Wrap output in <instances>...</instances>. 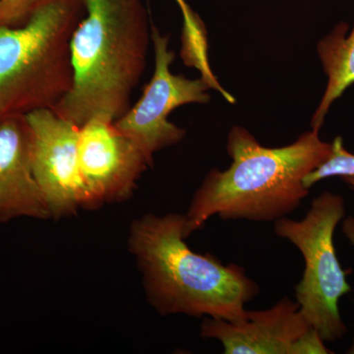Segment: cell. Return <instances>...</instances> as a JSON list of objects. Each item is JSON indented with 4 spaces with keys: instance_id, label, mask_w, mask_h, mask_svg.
Here are the masks:
<instances>
[{
    "instance_id": "obj_9",
    "label": "cell",
    "mask_w": 354,
    "mask_h": 354,
    "mask_svg": "<svg viewBox=\"0 0 354 354\" xmlns=\"http://www.w3.org/2000/svg\"><path fill=\"white\" fill-rule=\"evenodd\" d=\"M78 151L88 209L127 200L152 167L139 147L106 116H95L80 127Z\"/></svg>"
},
{
    "instance_id": "obj_16",
    "label": "cell",
    "mask_w": 354,
    "mask_h": 354,
    "mask_svg": "<svg viewBox=\"0 0 354 354\" xmlns=\"http://www.w3.org/2000/svg\"><path fill=\"white\" fill-rule=\"evenodd\" d=\"M342 180L348 184V186H351V187L354 190V176L344 177Z\"/></svg>"
},
{
    "instance_id": "obj_1",
    "label": "cell",
    "mask_w": 354,
    "mask_h": 354,
    "mask_svg": "<svg viewBox=\"0 0 354 354\" xmlns=\"http://www.w3.org/2000/svg\"><path fill=\"white\" fill-rule=\"evenodd\" d=\"M319 132L311 129L290 145L267 148L245 128L232 127L227 143L232 165L211 169L194 193L185 214L186 239L214 216L274 223L293 213L309 194L304 177L330 153Z\"/></svg>"
},
{
    "instance_id": "obj_13",
    "label": "cell",
    "mask_w": 354,
    "mask_h": 354,
    "mask_svg": "<svg viewBox=\"0 0 354 354\" xmlns=\"http://www.w3.org/2000/svg\"><path fill=\"white\" fill-rule=\"evenodd\" d=\"M354 176V155L346 150L341 136H337L330 144L329 157L304 177V186L310 189L319 181L330 177Z\"/></svg>"
},
{
    "instance_id": "obj_12",
    "label": "cell",
    "mask_w": 354,
    "mask_h": 354,
    "mask_svg": "<svg viewBox=\"0 0 354 354\" xmlns=\"http://www.w3.org/2000/svg\"><path fill=\"white\" fill-rule=\"evenodd\" d=\"M183 16L181 57L188 67H195L202 73L201 79L209 88H220L207 62L206 29L199 15L186 0H176Z\"/></svg>"
},
{
    "instance_id": "obj_10",
    "label": "cell",
    "mask_w": 354,
    "mask_h": 354,
    "mask_svg": "<svg viewBox=\"0 0 354 354\" xmlns=\"http://www.w3.org/2000/svg\"><path fill=\"white\" fill-rule=\"evenodd\" d=\"M51 218L31 162V132L25 115L0 123V223Z\"/></svg>"
},
{
    "instance_id": "obj_5",
    "label": "cell",
    "mask_w": 354,
    "mask_h": 354,
    "mask_svg": "<svg viewBox=\"0 0 354 354\" xmlns=\"http://www.w3.org/2000/svg\"><path fill=\"white\" fill-rule=\"evenodd\" d=\"M344 216L342 197L323 192L312 201L302 220L286 216L274 225V234L292 243L304 256V277L295 286V298L302 315L324 342L337 341L346 333L339 301L351 288L334 245L335 230Z\"/></svg>"
},
{
    "instance_id": "obj_14",
    "label": "cell",
    "mask_w": 354,
    "mask_h": 354,
    "mask_svg": "<svg viewBox=\"0 0 354 354\" xmlns=\"http://www.w3.org/2000/svg\"><path fill=\"white\" fill-rule=\"evenodd\" d=\"M46 0H0V26L26 24Z\"/></svg>"
},
{
    "instance_id": "obj_4",
    "label": "cell",
    "mask_w": 354,
    "mask_h": 354,
    "mask_svg": "<svg viewBox=\"0 0 354 354\" xmlns=\"http://www.w3.org/2000/svg\"><path fill=\"white\" fill-rule=\"evenodd\" d=\"M84 0H46L19 27L0 26V123L55 109L71 90V39Z\"/></svg>"
},
{
    "instance_id": "obj_15",
    "label": "cell",
    "mask_w": 354,
    "mask_h": 354,
    "mask_svg": "<svg viewBox=\"0 0 354 354\" xmlns=\"http://www.w3.org/2000/svg\"><path fill=\"white\" fill-rule=\"evenodd\" d=\"M342 232L346 235L349 241L354 245V218H348L344 221V225H342ZM348 353L354 354V342L353 346L349 348Z\"/></svg>"
},
{
    "instance_id": "obj_8",
    "label": "cell",
    "mask_w": 354,
    "mask_h": 354,
    "mask_svg": "<svg viewBox=\"0 0 354 354\" xmlns=\"http://www.w3.org/2000/svg\"><path fill=\"white\" fill-rule=\"evenodd\" d=\"M205 339L221 342L225 354H327L318 330L302 315L297 302L285 297L272 308L249 311L235 322L205 317Z\"/></svg>"
},
{
    "instance_id": "obj_2",
    "label": "cell",
    "mask_w": 354,
    "mask_h": 354,
    "mask_svg": "<svg viewBox=\"0 0 354 354\" xmlns=\"http://www.w3.org/2000/svg\"><path fill=\"white\" fill-rule=\"evenodd\" d=\"M185 223V215L149 214L132 223L128 244L149 304L162 315L241 320L259 286L241 266L193 252L186 244Z\"/></svg>"
},
{
    "instance_id": "obj_6",
    "label": "cell",
    "mask_w": 354,
    "mask_h": 354,
    "mask_svg": "<svg viewBox=\"0 0 354 354\" xmlns=\"http://www.w3.org/2000/svg\"><path fill=\"white\" fill-rule=\"evenodd\" d=\"M151 30L155 53L152 79L138 102L114 121V125L153 165L156 153L176 145L186 135L185 129L169 120V114L185 104H207L211 99V88L201 78L188 79L172 73L171 65L176 53L169 50V35H162L153 23Z\"/></svg>"
},
{
    "instance_id": "obj_3",
    "label": "cell",
    "mask_w": 354,
    "mask_h": 354,
    "mask_svg": "<svg viewBox=\"0 0 354 354\" xmlns=\"http://www.w3.org/2000/svg\"><path fill=\"white\" fill-rule=\"evenodd\" d=\"M71 39L73 84L53 111L81 127L97 115L115 121L130 106L152 41L142 0H84Z\"/></svg>"
},
{
    "instance_id": "obj_7",
    "label": "cell",
    "mask_w": 354,
    "mask_h": 354,
    "mask_svg": "<svg viewBox=\"0 0 354 354\" xmlns=\"http://www.w3.org/2000/svg\"><path fill=\"white\" fill-rule=\"evenodd\" d=\"M31 132L32 171L51 218L88 209V198L79 165L80 127L53 109L26 114Z\"/></svg>"
},
{
    "instance_id": "obj_11",
    "label": "cell",
    "mask_w": 354,
    "mask_h": 354,
    "mask_svg": "<svg viewBox=\"0 0 354 354\" xmlns=\"http://www.w3.org/2000/svg\"><path fill=\"white\" fill-rule=\"evenodd\" d=\"M328 78L322 100L311 120L312 129L320 130L332 104L354 84V25L341 23L317 44Z\"/></svg>"
}]
</instances>
